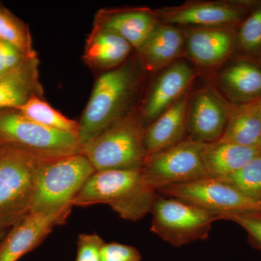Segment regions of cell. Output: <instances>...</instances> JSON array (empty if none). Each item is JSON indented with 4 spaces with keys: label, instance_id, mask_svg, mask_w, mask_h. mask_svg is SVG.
<instances>
[{
    "label": "cell",
    "instance_id": "cell-26",
    "mask_svg": "<svg viewBox=\"0 0 261 261\" xmlns=\"http://www.w3.org/2000/svg\"><path fill=\"white\" fill-rule=\"evenodd\" d=\"M239 45L245 53H261V5L242 24L238 34Z\"/></svg>",
    "mask_w": 261,
    "mask_h": 261
},
{
    "label": "cell",
    "instance_id": "cell-32",
    "mask_svg": "<svg viewBox=\"0 0 261 261\" xmlns=\"http://www.w3.org/2000/svg\"><path fill=\"white\" fill-rule=\"evenodd\" d=\"M250 103H251L252 107H253L255 112L257 113V114L258 115V116L260 117L261 119V98L257 99V100L255 101V102Z\"/></svg>",
    "mask_w": 261,
    "mask_h": 261
},
{
    "label": "cell",
    "instance_id": "cell-12",
    "mask_svg": "<svg viewBox=\"0 0 261 261\" xmlns=\"http://www.w3.org/2000/svg\"><path fill=\"white\" fill-rule=\"evenodd\" d=\"M194 70L188 63L178 61L170 65L159 75L141 116L143 125L150 124L182 96L193 80Z\"/></svg>",
    "mask_w": 261,
    "mask_h": 261
},
{
    "label": "cell",
    "instance_id": "cell-9",
    "mask_svg": "<svg viewBox=\"0 0 261 261\" xmlns=\"http://www.w3.org/2000/svg\"><path fill=\"white\" fill-rule=\"evenodd\" d=\"M158 192L211 211L219 216L261 211V202L251 200L224 181L209 176L163 187Z\"/></svg>",
    "mask_w": 261,
    "mask_h": 261
},
{
    "label": "cell",
    "instance_id": "cell-25",
    "mask_svg": "<svg viewBox=\"0 0 261 261\" xmlns=\"http://www.w3.org/2000/svg\"><path fill=\"white\" fill-rule=\"evenodd\" d=\"M219 180L245 197L261 202V154L254 158L234 173Z\"/></svg>",
    "mask_w": 261,
    "mask_h": 261
},
{
    "label": "cell",
    "instance_id": "cell-21",
    "mask_svg": "<svg viewBox=\"0 0 261 261\" xmlns=\"http://www.w3.org/2000/svg\"><path fill=\"white\" fill-rule=\"evenodd\" d=\"M132 48L129 43L115 33L94 25L84 57L87 64L93 68L111 69L128 58Z\"/></svg>",
    "mask_w": 261,
    "mask_h": 261
},
{
    "label": "cell",
    "instance_id": "cell-30",
    "mask_svg": "<svg viewBox=\"0 0 261 261\" xmlns=\"http://www.w3.org/2000/svg\"><path fill=\"white\" fill-rule=\"evenodd\" d=\"M14 46L0 41V76L9 73L31 59Z\"/></svg>",
    "mask_w": 261,
    "mask_h": 261
},
{
    "label": "cell",
    "instance_id": "cell-16",
    "mask_svg": "<svg viewBox=\"0 0 261 261\" xmlns=\"http://www.w3.org/2000/svg\"><path fill=\"white\" fill-rule=\"evenodd\" d=\"M245 14V8L238 5L203 3L181 8L166 15L168 25H193L202 28H221L238 23Z\"/></svg>",
    "mask_w": 261,
    "mask_h": 261
},
{
    "label": "cell",
    "instance_id": "cell-27",
    "mask_svg": "<svg viewBox=\"0 0 261 261\" xmlns=\"http://www.w3.org/2000/svg\"><path fill=\"white\" fill-rule=\"evenodd\" d=\"M219 217V220L233 221L243 228L248 234L250 244L261 250V211L223 214Z\"/></svg>",
    "mask_w": 261,
    "mask_h": 261
},
{
    "label": "cell",
    "instance_id": "cell-1",
    "mask_svg": "<svg viewBox=\"0 0 261 261\" xmlns=\"http://www.w3.org/2000/svg\"><path fill=\"white\" fill-rule=\"evenodd\" d=\"M159 195L142 169L95 171L73 202V206L106 204L123 219L138 221L151 212Z\"/></svg>",
    "mask_w": 261,
    "mask_h": 261
},
{
    "label": "cell",
    "instance_id": "cell-24",
    "mask_svg": "<svg viewBox=\"0 0 261 261\" xmlns=\"http://www.w3.org/2000/svg\"><path fill=\"white\" fill-rule=\"evenodd\" d=\"M0 41L14 46L29 58H37L27 25L0 5Z\"/></svg>",
    "mask_w": 261,
    "mask_h": 261
},
{
    "label": "cell",
    "instance_id": "cell-20",
    "mask_svg": "<svg viewBox=\"0 0 261 261\" xmlns=\"http://www.w3.org/2000/svg\"><path fill=\"white\" fill-rule=\"evenodd\" d=\"M219 82L228 97L239 105L261 98V68L253 62H235L221 72Z\"/></svg>",
    "mask_w": 261,
    "mask_h": 261
},
{
    "label": "cell",
    "instance_id": "cell-29",
    "mask_svg": "<svg viewBox=\"0 0 261 261\" xmlns=\"http://www.w3.org/2000/svg\"><path fill=\"white\" fill-rule=\"evenodd\" d=\"M105 242L97 234L82 233L79 236L75 261H100V251Z\"/></svg>",
    "mask_w": 261,
    "mask_h": 261
},
{
    "label": "cell",
    "instance_id": "cell-6",
    "mask_svg": "<svg viewBox=\"0 0 261 261\" xmlns=\"http://www.w3.org/2000/svg\"><path fill=\"white\" fill-rule=\"evenodd\" d=\"M0 144L19 146L40 159L82 153L78 135L31 121L17 110L0 111Z\"/></svg>",
    "mask_w": 261,
    "mask_h": 261
},
{
    "label": "cell",
    "instance_id": "cell-2",
    "mask_svg": "<svg viewBox=\"0 0 261 261\" xmlns=\"http://www.w3.org/2000/svg\"><path fill=\"white\" fill-rule=\"evenodd\" d=\"M138 80L132 64L113 68L97 79L79 123L82 147L125 116Z\"/></svg>",
    "mask_w": 261,
    "mask_h": 261
},
{
    "label": "cell",
    "instance_id": "cell-11",
    "mask_svg": "<svg viewBox=\"0 0 261 261\" xmlns=\"http://www.w3.org/2000/svg\"><path fill=\"white\" fill-rule=\"evenodd\" d=\"M231 106H228L214 89L196 92L189 102L187 132L192 140L211 143L224 133Z\"/></svg>",
    "mask_w": 261,
    "mask_h": 261
},
{
    "label": "cell",
    "instance_id": "cell-13",
    "mask_svg": "<svg viewBox=\"0 0 261 261\" xmlns=\"http://www.w3.org/2000/svg\"><path fill=\"white\" fill-rule=\"evenodd\" d=\"M189 99L182 96L144 130L147 156L159 153L185 140L187 132Z\"/></svg>",
    "mask_w": 261,
    "mask_h": 261
},
{
    "label": "cell",
    "instance_id": "cell-33",
    "mask_svg": "<svg viewBox=\"0 0 261 261\" xmlns=\"http://www.w3.org/2000/svg\"><path fill=\"white\" fill-rule=\"evenodd\" d=\"M260 154H261V145L260 146Z\"/></svg>",
    "mask_w": 261,
    "mask_h": 261
},
{
    "label": "cell",
    "instance_id": "cell-17",
    "mask_svg": "<svg viewBox=\"0 0 261 261\" xmlns=\"http://www.w3.org/2000/svg\"><path fill=\"white\" fill-rule=\"evenodd\" d=\"M260 154L259 147L216 141L204 144L202 157L207 176L222 178L234 173Z\"/></svg>",
    "mask_w": 261,
    "mask_h": 261
},
{
    "label": "cell",
    "instance_id": "cell-28",
    "mask_svg": "<svg viewBox=\"0 0 261 261\" xmlns=\"http://www.w3.org/2000/svg\"><path fill=\"white\" fill-rule=\"evenodd\" d=\"M142 256L136 247L118 243L103 244L100 261H141Z\"/></svg>",
    "mask_w": 261,
    "mask_h": 261
},
{
    "label": "cell",
    "instance_id": "cell-31",
    "mask_svg": "<svg viewBox=\"0 0 261 261\" xmlns=\"http://www.w3.org/2000/svg\"><path fill=\"white\" fill-rule=\"evenodd\" d=\"M12 226H8V225L0 224V244L3 242V239L6 236L8 231Z\"/></svg>",
    "mask_w": 261,
    "mask_h": 261
},
{
    "label": "cell",
    "instance_id": "cell-8",
    "mask_svg": "<svg viewBox=\"0 0 261 261\" xmlns=\"http://www.w3.org/2000/svg\"><path fill=\"white\" fill-rule=\"evenodd\" d=\"M204 144L188 137L147 156L141 169L147 184L158 192L163 187L207 177L202 157Z\"/></svg>",
    "mask_w": 261,
    "mask_h": 261
},
{
    "label": "cell",
    "instance_id": "cell-10",
    "mask_svg": "<svg viewBox=\"0 0 261 261\" xmlns=\"http://www.w3.org/2000/svg\"><path fill=\"white\" fill-rule=\"evenodd\" d=\"M70 211L29 212L10 228L0 244V261H18L37 248L58 225L65 224Z\"/></svg>",
    "mask_w": 261,
    "mask_h": 261
},
{
    "label": "cell",
    "instance_id": "cell-18",
    "mask_svg": "<svg viewBox=\"0 0 261 261\" xmlns=\"http://www.w3.org/2000/svg\"><path fill=\"white\" fill-rule=\"evenodd\" d=\"M185 45L181 31L174 25H157L138 50L147 69L159 70L178 58Z\"/></svg>",
    "mask_w": 261,
    "mask_h": 261
},
{
    "label": "cell",
    "instance_id": "cell-7",
    "mask_svg": "<svg viewBox=\"0 0 261 261\" xmlns=\"http://www.w3.org/2000/svg\"><path fill=\"white\" fill-rule=\"evenodd\" d=\"M151 214L150 230L174 247L205 240L219 216L178 199L158 195Z\"/></svg>",
    "mask_w": 261,
    "mask_h": 261
},
{
    "label": "cell",
    "instance_id": "cell-23",
    "mask_svg": "<svg viewBox=\"0 0 261 261\" xmlns=\"http://www.w3.org/2000/svg\"><path fill=\"white\" fill-rule=\"evenodd\" d=\"M24 117L42 126L78 135V122L69 119L42 100L38 94H33L23 106L17 109Z\"/></svg>",
    "mask_w": 261,
    "mask_h": 261
},
{
    "label": "cell",
    "instance_id": "cell-19",
    "mask_svg": "<svg viewBox=\"0 0 261 261\" xmlns=\"http://www.w3.org/2000/svg\"><path fill=\"white\" fill-rule=\"evenodd\" d=\"M38 60L31 58L13 71L0 76V111L17 110L42 92L38 76Z\"/></svg>",
    "mask_w": 261,
    "mask_h": 261
},
{
    "label": "cell",
    "instance_id": "cell-15",
    "mask_svg": "<svg viewBox=\"0 0 261 261\" xmlns=\"http://www.w3.org/2000/svg\"><path fill=\"white\" fill-rule=\"evenodd\" d=\"M185 44L189 56L197 64L213 66L231 54L233 38L226 29L201 27L189 32Z\"/></svg>",
    "mask_w": 261,
    "mask_h": 261
},
{
    "label": "cell",
    "instance_id": "cell-3",
    "mask_svg": "<svg viewBox=\"0 0 261 261\" xmlns=\"http://www.w3.org/2000/svg\"><path fill=\"white\" fill-rule=\"evenodd\" d=\"M94 172L82 153L43 160L36 171L29 212L71 211L75 197Z\"/></svg>",
    "mask_w": 261,
    "mask_h": 261
},
{
    "label": "cell",
    "instance_id": "cell-4",
    "mask_svg": "<svg viewBox=\"0 0 261 261\" xmlns=\"http://www.w3.org/2000/svg\"><path fill=\"white\" fill-rule=\"evenodd\" d=\"M141 117H122L94 140L84 145L83 154L95 171L141 169L147 154Z\"/></svg>",
    "mask_w": 261,
    "mask_h": 261
},
{
    "label": "cell",
    "instance_id": "cell-5",
    "mask_svg": "<svg viewBox=\"0 0 261 261\" xmlns=\"http://www.w3.org/2000/svg\"><path fill=\"white\" fill-rule=\"evenodd\" d=\"M43 160L19 146L0 144V224L13 226L30 211L36 171Z\"/></svg>",
    "mask_w": 261,
    "mask_h": 261
},
{
    "label": "cell",
    "instance_id": "cell-14",
    "mask_svg": "<svg viewBox=\"0 0 261 261\" xmlns=\"http://www.w3.org/2000/svg\"><path fill=\"white\" fill-rule=\"evenodd\" d=\"M153 15L145 10L101 11L96 16L94 25L115 33L138 49L157 27Z\"/></svg>",
    "mask_w": 261,
    "mask_h": 261
},
{
    "label": "cell",
    "instance_id": "cell-22",
    "mask_svg": "<svg viewBox=\"0 0 261 261\" xmlns=\"http://www.w3.org/2000/svg\"><path fill=\"white\" fill-rule=\"evenodd\" d=\"M219 141L260 148L261 119L251 103L231 107L226 128Z\"/></svg>",
    "mask_w": 261,
    "mask_h": 261
}]
</instances>
